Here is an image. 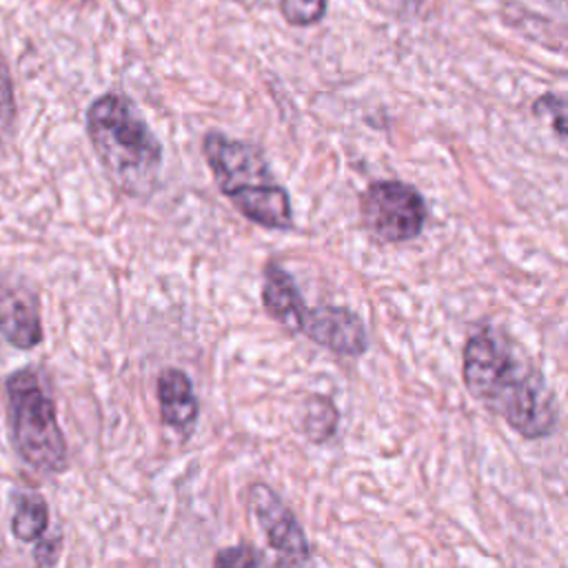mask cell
Listing matches in <instances>:
<instances>
[{"mask_svg":"<svg viewBox=\"0 0 568 568\" xmlns=\"http://www.w3.org/2000/svg\"><path fill=\"white\" fill-rule=\"evenodd\" d=\"M84 122L109 182L126 197L146 200L158 189L162 142L135 102L124 93L106 91L89 104Z\"/></svg>","mask_w":568,"mask_h":568,"instance_id":"2","label":"cell"},{"mask_svg":"<svg viewBox=\"0 0 568 568\" xmlns=\"http://www.w3.org/2000/svg\"><path fill=\"white\" fill-rule=\"evenodd\" d=\"M0 335L20 351H31L42 342L40 304L31 288L22 284L0 286Z\"/></svg>","mask_w":568,"mask_h":568,"instance_id":"8","label":"cell"},{"mask_svg":"<svg viewBox=\"0 0 568 568\" xmlns=\"http://www.w3.org/2000/svg\"><path fill=\"white\" fill-rule=\"evenodd\" d=\"M16 510L11 517V535L18 541L33 544L49 528V504L40 493L22 490L13 495Z\"/></svg>","mask_w":568,"mask_h":568,"instance_id":"11","label":"cell"},{"mask_svg":"<svg viewBox=\"0 0 568 568\" xmlns=\"http://www.w3.org/2000/svg\"><path fill=\"white\" fill-rule=\"evenodd\" d=\"M16 122V93L9 64L0 51V140L13 129Z\"/></svg>","mask_w":568,"mask_h":568,"instance_id":"14","label":"cell"},{"mask_svg":"<svg viewBox=\"0 0 568 568\" xmlns=\"http://www.w3.org/2000/svg\"><path fill=\"white\" fill-rule=\"evenodd\" d=\"M322 399L324 397H311V402L306 404V410H304V430L313 442L328 439L335 433V426H337V410L335 408L326 410V415L320 413Z\"/></svg>","mask_w":568,"mask_h":568,"instance_id":"13","label":"cell"},{"mask_svg":"<svg viewBox=\"0 0 568 568\" xmlns=\"http://www.w3.org/2000/svg\"><path fill=\"white\" fill-rule=\"evenodd\" d=\"M359 215L366 231L379 242L415 240L426 224V200L402 180H375L359 195Z\"/></svg>","mask_w":568,"mask_h":568,"instance_id":"5","label":"cell"},{"mask_svg":"<svg viewBox=\"0 0 568 568\" xmlns=\"http://www.w3.org/2000/svg\"><path fill=\"white\" fill-rule=\"evenodd\" d=\"M262 304L275 322H280L282 326H286L291 331L297 328L300 313L306 304H304L293 277L277 262H268L264 266Z\"/></svg>","mask_w":568,"mask_h":568,"instance_id":"10","label":"cell"},{"mask_svg":"<svg viewBox=\"0 0 568 568\" xmlns=\"http://www.w3.org/2000/svg\"><path fill=\"white\" fill-rule=\"evenodd\" d=\"M468 393L521 437L539 439L557 426V404L541 371L499 328H479L464 346Z\"/></svg>","mask_w":568,"mask_h":568,"instance_id":"1","label":"cell"},{"mask_svg":"<svg viewBox=\"0 0 568 568\" xmlns=\"http://www.w3.org/2000/svg\"><path fill=\"white\" fill-rule=\"evenodd\" d=\"M202 155L222 195L253 224L286 231L293 224L288 191L275 180L260 144L209 131Z\"/></svg>","mask_w":568,"mask_h":568,"instance_id":"3","label":"cell"},{"mask_svg":"<svg viewBox=\"0 0 568 568\" xmlns=\"http://www.w3.org/2000/svg\"><path fill=\"white\" fill-rule=\"evenodd\" d=\"M11 444L18 457L38 473L58 475L67 468V442L55 404L33 368H18L4 379Z\"/></svg>","mask_w":568,"mask_h":568,"instance_id":"4","label":"cell"},{"mask_svg":"<svg viewBox=\"0 0 568 568\" xmlns=\"http://www.w3.org/2000/svg\"><path fill=\"white\" fill-rule=\"evenodd\" d=\"M248 504L277 557L286 564L302 566L311 555L308 541L300 521L282 497L266 484H253L248 488Z\"/></svg>","mask_w":568,"mask_h":568,"instance_id":"6","label":"cell"},{"mask_svg":"<svg viewBox=\"0 0 568 568\" xmlns=\"http://www.w3.org/2000/svg\"><path fill=\"white\" fill-rule=\"evenodd\" d=\"M60 548H62L60 535H55V537H51V539H44V535H42V537L38 539L36 552H33L36 566H38V568H51V566L58 561V557H60Z\"/></svg>","mask_w":568,"mask_h":568,"instance_id":"17","label":"cell"},{"mask_svg":"<svg viewBox=\"0 0 568 568\" xmlns=\"http://www.w3.org/2000/svg\"><path fill=\"white\" fill-rule=\"evenodd\" d=\"M311 342L346 357H357L368 348V335L364 322L342 306H304L297 320V328Z\"/></svg>","mask_w":568,"mask_h":568,"instance_id":"7","label":"cell"},{"mask_svg":"<svg viewBox=\"0 0 568 568\" xmlns=\"http://www.w3.org/2000/svg\"><path fill=\"white\" fill-rule=\"evenodd\" d=\"M213 568H268V564L260 550L242 544L220 550Z\"/></svg>","mask_w":568,"mask_h":568,"instance_id":"15","label":"cell"},{"mask_svg":"<svg viewBox=\"0 0 568 568\" xmlns=\"http://www.w3.org/2000/svg\"><path fill=\"white\" fill-rule=\"evenodd\" d=\"M158 404L162 422L180 433H189L197 419V399L191 377L180 368H164L158 375Z\"/></svg>","mask_w":568,"mask_h":568,"instance_id":"9","label":"cell"},{"mask_svg":"<svg viewBox=\"0 0 568 568\" xmlns=\"http://www.w3.org/2000/svg\"><path fill=\"white\" fill-rule=\"evenodd\" d=\"M564 111H566V102H564V93H544L535 104H532V113L537 115H555V131L559 135V140H564L566 133V122H564Z\"/></svg>","mask_w":568,"mask_h":568,"instance_id":"16","label":"cell"},{"mask_svg":"<svg viewBox=\"0 0 568 568\" xmlns=\"http://www.w3.org/2000/svg\"><path fill=\"white\" fill-rule=\"evenodd\" d=\"M328 0H280V13L291 27H313L324 20Z\"/></svg>","mask_w":568,"mask_h":568,"instance_id":"12","label":"cell"},{"mask_svg":"<svg viewBox=\"0 0 568 568\" xmlns=\"http://www.w3.org/2000/svg\"><path fill=\"white\" fill-rule=\"evenodd\" d=\"M402 13H417L426 0H388Z\"/></svg>","mask_w":568,"mask_h":568,"instance_id":"18","label":"cell"}]
</instances>
